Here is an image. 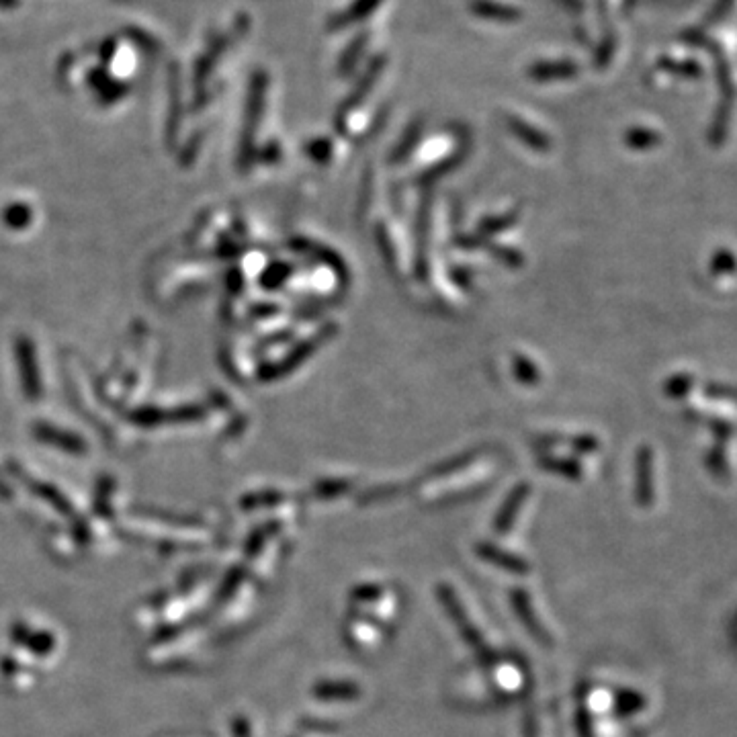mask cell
<instances>
[{
    "label": "cell",
    "instance_id": "cell-2",
    "mask_svg": "<svg viewBox=\"0 0 737 737\" xmlns=\"http://www.w3.org/2000/svg\"><path fill=\"white\" fill-rule=\"evenodd\" d=\"M514 369H516V375H518L520 381H525V383H535L537 381V371L527 359H516Z\"/></svg>",
    "mask_w": 737,
    "mask_h": 737
},
{
    "label": "cell",
    "instance_id": "cell-3",
    "mask_svg": "<svg viewBox=\"0 0 737 737\" xmlns=\"http://www.w3.org/2000/svg\"><path fill=\"white\" fill-rule=\"evenodd\" d=\"M514 222V215H504V218H498V220H490V222H484L482 226V234H490V232H500L506 224L510 226Z\"/></svg>",
    "mask_w": 737,
    "mask_h": 737
},
{
    "label": "cell",
    "instance_id": "cell-1",
    "mask_svg": "<svg viewBox=\"0 0 737 737\" xmlns=\"http://www.w3.org/2000/svg\"><path fill=\"white\" fill-rule=\"evenodd\" d=\"M510 125H512V129H514V134H516L520 140H523V142H527L531 148L541 150V152L549 150V140H547L541 132H535V129H533V127H529L527 123H520L518 119H510Z\"/></svg>",
    "mask_w": 737,
    "mask_h": 737
}]
</instances>
